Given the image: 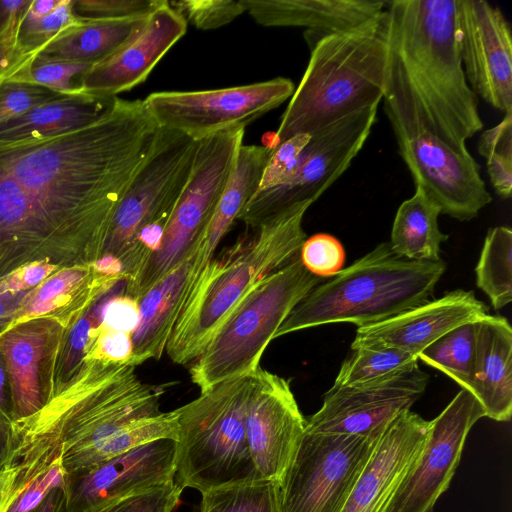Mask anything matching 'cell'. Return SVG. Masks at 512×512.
Masks as SVG:
<instances>
[{
	"instance_id": "1",
	"label": "cell",
	"mask_w": 512,
	"mask_h": 512,
	"mask_svg": "<svg viewBox=\"0 0 512 512\" xmlns=\"http://www.w3.org/2000/svg\"><path fill=\"white\" fill-rule=\"evenodd\" d=\"M159 131L144 100L115 97L92 123L0 141V277L32 263L93 264Z\"/></svg>"
},
{
	"instance_id": "2",
	"label": "cell",
	"mask_w": 512,
	"mask_h": 512,
	"mask_svg": "<svg viewBox=\"0 0 512 512\" xmlns=\"http://www.w3.org/2000/svg\"><path fill=\"white\" fill-rule=\"evenodd\" d=\"M388 120L420 126L453 149L482 130L477 99L463 69L456 0L387 1Z\"/></svg>"
},
{
	"instance_id": "3",
	"label": "cell",
	"mask_w": 512,
	"mask_h": 512,
	"mask_svg": "<svg viewBox=\"0 0 512 512\" xmlns=\"http://www.w3.org/2000/svg\"><path fill=\"white\" fill-rule=\"evenodd\" d=\"M162 392L141 382L134 366L85 358L41 410L13 422L10 500L60 458L65 472L86 466L125 425L158 414Z\"/></svg>"
},
{
	"instance_id": "4",
	"label": "cell",
	"mask_w": 512,
	"mask_h": 512,
	"mask_svg": "<svg viewBox=\"0 0 512 512\" xmlns=\"http://www.w3.org/2000/svg\"><path fill=\"white\" fill-rule=\"evenodd\" d=\"M310 58L267 143L272 147L297 135L311 134L349 114L378 106L388 71V16H377L350 29L325 35L305 34Z\"/></svg>"
},
{
	"instance_id": "5",
	"label": "cell",
	"mask_w": 512,
	"mask_h": 512,
	"mask_svg": "<svg viewBox=\"0 0 512 512\" xmlns=\"http://www.w3.org/2000/svg\"><path fill=\"white\" fill-rule=\"evenodd\" d=\"M312 204L288 207L212 260L183 304L167 343V355L174 363H192L242 299L299 255L306 240L303 218Z\"/></svg>"
},
{
	"instance_id": "6",
	"label": "cell",
	"mask_w": 512,
	"mask_h": 512,
	"mask_svg": "<svg viewBox=\"0 0 512 512\" xmlns=\"http://www.w3.org/2000/svg\"><path fill=\"white\" fill-rule=\"evenodd\" d=\"M446 264L397 255L381 243L332 279L313 288L290 312L274 339L325 324L377 323L417 307L433 295Z\"/></svg>"
},
{
	"instance_id": "7",
	"label": "cell",
	"mask_w": 512,
	"mask_h": 512,
	"mask_svg": "<svg viewBox=\"0 0 512 512\" xmlns=\"http://www.w3.org/2000/svg\"><path fill=\"white\" fill-rule=\"evenodd\" d=\"M252 375L222 382L175 409L178 421L174 480L201 494L263 479L246 437V408Z\"/></svg>"
},
{
	"instance_id": "8",
	"label": "cell",
	"mask_w": 512,
	"mask_h": 512,
	"mask_svg": "<svg viewBox=\"0 0 512 512\" xmlns=\"http://www.w3.org/2000/svg\"><path fill=\"white\" fill-rule=\"evenodd\" d=\"M322 281L304 267L299 255L264 278L191 363V381L200 392L254 374L281 324Z\"/></svg>"
},
{
	"instance_id": "9",
	"label": "cell",
	"mask_w": 512,
	"mask_h": 512,
	"mask_svg": "<svg viewBox=\"0 0 512 512\" xmlns=\"http://www.w3.org/2000/svg\"><path fill=\"white\" fill-rule=\"evenodd\" d=\"M244 133L245 128H236L198 141L191 173L170 214L160 248L135 282L124 289V294L139 301L187 255L208 227L235 165Z\"/></svg>"
},
{
	"instance_id": "10",
	"label": "cell",
	"mask_w": 512,
	"mask_h": 512,
	"mask_svg": "<svg viewBox=\"0 0 512 512\" xmlns=\"http://www.w3.org/2000/svg\"><path fill=\"white\" fill-rule=\"evenodd\" d=\"M378 106L365 108L311 133L294 175L285 183L256 192L238 216L258 228L288 207L315 202L348 169L377 120Z\"/></svg>"
},
{
	"instance_id": "11",
	"label": "cell",
	"mask_w": 512,
	"mask_h": 512,
	"mask_svg": "<svg viewBox=\"0 0 512 512\" xmlns=\"http://www.w3.org/2000/svg\"><path fill=\"white\" fill-rule=\"evenodd\" d=\"M304 431L281 482V512H341L380 436Z\"/></svg>"
},
{
	"instance_id": "12",
	"label": "cell",
	"mask_w": 512,
	"mask_h": 512,
	"mask_svg": "<svg viewBox=\"0 0 512 512\" xmlns=\"http://www.w3.org/2000/svg\"><path fill=\"white\" fill-rule=\"evenodd\" d=\"M197 146L198 141L178 131L159 128L117 205L102 257L118 259L143 228L170 217L191 173Z\"/></svg>"
},
{
	"instance_id": "13",
	"label": "cell",
	"mask_w": 512,
	"mask_h": 512,
	"mask_svg": "<svg viewBox=\"0 0 512 512\" xmlns=\"http://www.w3.org/2000/svg\"><path fill=\"white\" fill-rule=\"evenodd\" d=\"M295 86L278 77L248 85L202 91H164L144 99L159 128L178 131L195 141L245 128L291 98Z\"/></svg>"
},
{
	"instance_id": "14",
	"label": "cell",
	"mask_w": 512,
	"mask_h": 512,
	"mask_svg": "<svg viewBox=\"0 0 512 512\" xmlns=\"http://www.w3.org/2000/svg\"><path fill=\"white\" fill-rule=\"evenodd\" d=\"M399 154L415 188L459 221L475 218L492 201L473 156L453 149L430 131L389 120Z\"/></svg>"
},
{
	"instance_id": "15",
	"label": "cell",
	"mask_w": 512,
	"mask_h": 512,
	"mask_svg": "<svg viewBox=\"0 0 512 512\" xmlns=\"http://www.w3.org/2000/svg\"><path fill=\"white\" fill-rule=\"evenodd\" d=\"M485 412L469 391L461 389L430 421L426 444L400 483L385 512H433L449 488L468 433Z\"/></svg>"
},
{
	"instance_id": "16",
	"label": "cell",
	"mask_w": 512,
	"mask_h": 512,
	"mask_svg": "<svg viewBox=\"0 0 512 512\" xmlns=\"http://www.w3.org/2000/svg\"><path fill=\"white\" fill-rule=\"evenodd\" d=\"M459 51L475 95L512 113V35L499 7L484 0H456Z\"/></svg>"
},
{
	"instance_id": "17",
	"label": "cell",
	"mask_w": 512,
	"mask_h": 512,
	"mask_svg": "<svg viewBox=\"0 0 512 512\" xmlns=\"http://www.w3.org/2000/svg\"><path fill=\"white\" fill-rule=\"evenodd\" d=\"M176 449V440L157 439L66 472L63 489L67 512H90L111 501L173 480Z\"/></svg>"
},
{
	"instance_id": "18",
	"label": "cell",
	"mask_w": 512,
	"mask_h": 512,
	"mask_svg": "<svg viewBox=\"0 0 512 512\" xmlns=\"http://www.w3.org/2000/svg\"><path fill=\"white\" fill-rule=\"evenodd\" d=\"M428 375L419 367L406 373L351 387H331L321 408L306 419L305 431L371 436L383 432L424 394Z\"/></svg>"
},
{
	"instance_id": "19",
	"label": "cell",
	"mask_w": 512,
	"mask_h": 512,
	"mask_svg": "<svg viewBox=\"0 0 512 512\" xmlns=\"http://www.w3.org/2000/svg\"><path fill=\"white\" fill-rule=\"evenodd\" d=\"M305 426L289 380L261 367L252 374L245 427L249 452L261 478L281 482Z\"/></svg>"
},
{
	"instance_id": "20",
	"label": "cell",
	"mask_w": 512,
	"mask_h": 512,
	"mask_svg": "<svg viewBox=\"0 0 512 512\" xmlns=\"http://www.w3.org/2000/svg\"><path fill=\"white\" fill-rule=\"evenodd\" d=\"M58 318L41 316L0 334L12 403V422L41 410L51 399L57 356L66 331Z\"/></svg>"
},
{
	"instance_id": "21",
	"label": "cell",
	"mask_w": 512,
	"mask_h": 512,
	"mask_svg": "<svg viewBox=\"0 0 512 512\" xmlns=\"http://www.w3.org/2000/svg\"><path fill=\"white\" fill-rule=\"evenodd\" d=\"M187 21L167 1L150 14L142 31L77 78L79 94L113 98L146 80L150 72L187 30Z\"/></svg>"
},
{
	"instance_id": "22",
	"label": "cell",
	"mask_w": 512,
	"mask_h": 512,
	"mask_svg": "<svg viewBox=\"0 0 512 512\" xmlns=\"http://www.w3.org/2000/svg\"><path fill=\"white\" fill-rule=\"evenodd\" d=\"M430 421L411 410L383 431L341 512H385L400 483L420 456Z\"/></svg>"
},
{
	"instance_id": "23",
	"label": "cell",
	"mask_w": 512,
	"mask_h": 512,
	"mask_svg": "<svg viewBox=\"0 0 512 512\" xmlns=\"http://www.w3.org/2000/svg\"><path fill=\"white\" fill-rule=\"evenodd\" d=\"M473 291L456 289L386 320L358 327L351 349L391 347L418 356L451 329L488 314Z\"/></svg>"
},
{
	"instance_id": "24",
	"label": "cell",
	"mask_w": 512,
	"mask_h": 512,
	"mask_svg": "<svg viewBox=\"0 0 512 512\" xmlns=\"http://www.w3.org/2000/svg\"><path fill=\"white\" fill-rule=\"evenodd\" d=\"M123 281L121 273L102 271L95 263L60 269L31 290L7 329L41 316L58 318L72 327Z\"/></svg>"
},
{
	"instance_id": "25",
	"label": "cell",
	"mask_w": 512,
	"mask_h": 512,
	"mask_svg": "<svg viewBox=\"0 0 512 512\" xmlns=\"http://www.w3.org/2000/svg\"><path fill=\"white\" fill-rule=\"evenodd\" d=\"M250 16L266 27H304L325 35L357 26L383 12L387 1L241 0Z\"/></svg>"
},
{
	"instance_id": "26",
	"label": "cell",
	"mask_w": 512,
	"mask_h": 512,
	"mask_svg": "<svg viewBox=\"0 0 512 512\" xmlns=\"http://www.w3.org/2000/svg\"><path fill=\"white\" fill-rule=\"evenodd\" d=\"M485 417L506 422L512 415V328L500 316L477 321L476 357L470 391Z\"/></svg>"
},
{
	"instance_id": "27",
	"label": "cell",
	"mask_w": 512,
	"mask_h": 512,
	"mask_svg": "<svg viewBox=\"0 0 512 512\" xmlns=\"http://www.w3.org/2000/svg\"><path fill=\"white\" fill-rule=\"evenodd\" d=\"M193 245L187 255L139 299L140 319L132 333L131 365L134 367L150 359H160L166 350L181 310Z\"/></svg>"
},
{
	"instance_id": "28",
	"label": "cell",
	"mask_w": 512,
	"mask_h": 512,
	"mask_svg": "<svg viewBox=\"0 0 512 512\" xmlns=\"http://www.w3.org/2000/svg\"><path fill=\"white\" fill-rule=\"evenodd\" d=\"M149 16L123 19L82 18L44 44L32 60L93 65L112 55L145 27ZM31 62V63H32Z\"/></svg>"
},
{
	"instance_id": "29",
	"label": "cell",
	"mask_w": 512,
	"mask_h": 512,
	"mask_svg": "<svg viewBox=\"0 0 512 512\" xmlns=\"http://www.w3.org/2000/svg\"><path fill=\"white\" fill-rule=\"evenodd\" d=\"M113 98L69 95L39 105L0 125V141L42 139L86 126L102 116Z\"/></svg>"
},
{
	"instance_id": "30",
	"label": "cell",
	"mask_w": 512,
	"mask_h": 512,
	"mask_svg": "<svg viewBox=\"0 0 512 512\" xmlns=\"http://www.w3.org/2000/svg\"><path fill=\"white\" fill-rule=\"evenodd\" d=\"M273 149L267 144L240 146L233 170L204 233V244L208 251L216 252L225 234L257 192Z\"/></svg>"
},
{
	"instance_id": "31",
	"label": "cell",
	"mask_w": 512,
	"mask_h": 512,
	"mask_svg": "<svg viewBox=\"0 0 512 512\" xmlns=\"http://www.w3.org/2000/svg\"><path fill=\"white\" fill-rule=\"evenodd\" d=\"M439 207L421 189L398 208L390 246L399 256L416 261L440 260V245L448 239L438 225Z\"/></svg>"
},
{
	"instance_id": "32",
	"label": "cell",
	"mask_w": 512,
	"mask_h": 512,
	"mask_svg": "<svg viewBox=\"0 0 512 512\" xmlns=\"http://www.w3.org/2000/svg\"><path fill=\"white\" fill-rule=\"evenodd\" d=\"M477 321L451 329L418 354L419 360L440 370L469 392L474 379Z\"/></svg>"
},
{
	"instance_id": "33",
	"label": "cell",
	"mask_w": 512,
	"mask_h": 512,
	"mask_svg": "<svg viewBox=\"0 0 512 512\" xmlns=\"http://www.w3.org/2000/svg\"><path fill=\"white\" fill-rule=\"evenodd\" d=\"M476 284L499 310L512 301V231L491 228L475 267Z\"/></svg>"
},
{
	"instance_id": "34",
	"label": "cell",
	"mask_w": 512,
	"mask_h": 512,
	"mask_svg": "<svg viewBox=\"0 0 512 512\" xmlns=\"http://www.w3.org/2000/svg\"><path fill=\"white\" fill-rule=\"evenodd\" d=\"M342 363L332 387L361 386L382 381L418 367V356L391 347H361Z\"/></svg>"
},
{
	"instance_id": "35",
	"label": "cell",
	"mask_w": 512,
	"mask_h": 512,
	"mask_svg": "<svg viewBox=\"0 0 512 512\" xmlns=\"http://www.w3.org/2000/svg\"><path fill=\"white\" fill-rule=\"evenodd\" d=\"M194 512H281L280 483L258 479L209 490Z\"/></svg>"
},
{
	"instance_id": "36",
	"label": "cell",
	"mask_w": 512,
	"mask_h": 512,
	"mask_svg": "<svg viewBox=\"0 0 512 512\" xmlns=\"http://www.w3.org/2000/svg\"><path fill=\"white\" fill-rule=\"evenodd\" d=\"M115 288L99 299L66 331L57 356L53 394L62 387L81 366L102 325L103 311L107 301L112 295L118 293L114 292Z\"/></svg>"
},
{
	"instance_id": "37",
	"label": "cell",
	"mask_w": 512,
	"mask_h": 512,
	"mask_svg": "<svg viewBox=\"0 0 512 512\" xmlns=\"http://www.w3.org/2000/svg\"><path fill=\"white\" fill-rule=\"evenodd\" d=\"M479 153L485 158L490 182L496 193L509 199L512 193V113L480 135Z\"/></svg>"
},
{
	"instance_id": "38",
	"label": "cell",
	"mask_w": 512,
	"mask_h": 512,
	"mask_svg": "<svg viewBox=\"0 0 512 512\" xmlns=\"http://www.w3.org/2000/svg\"><path fill=\"white\" fill-rule=\"evenodd\" d=\"M90 66L68 61L35 60L15 72L7 81L42 86L64 96L79 95L75 80Z\"/></svg>"
},
{
	"instance_id": "39",
	"label": "cell",
	"mask_w": 512,
	"mask_h": 512,
	"mask_svg": "<svg viewBox=\"0 0 512 512\" xmlns=\"http://www.w3.org/2000/svg\"><path fill=\"white\" fill-rule=\"evenodd\" d=\"M79 18L73 10V0H60L52 12L40 19L25 20L22 17L18 38L25 57V65L32 62L36 52L44 44L76 23Z\"/></svg>"
},
{
	"instance_id": "40",
	"label": "cell",
	"mask_w": 512,
	"mask_h": 512,
	"mask_svg": "<svg viewBox=\"0 0 512 512\" xmlns=\"http://www.w3.org/2000/svg\"><path fill=\"white\" fill-rule=\"evenodd\" d=\"M175 480L106 503L90 512H173L182 493Z\"/></svg>"
},
{
	"instance_id": "41",
	"label": "cell",
	"mask_w": 512,
	"mask_h": 512,
	"mask_svg": "<svg viewBox=\"0 0 512 512\" xmlns=\"http://www.w3.org/2000/svg\"><path fill=\"white\" fill-rule=\"evenodd\" d=\"M170 5L201 30L222 27L245 12L241 0H182Z\"/></svg>"
},
{
	"instance_id": "42",
	"label": "cell",
	"mask_w": 512,
	"mask_h": 512,
	"mask_svg": "<svg viewBox=\"0 0 512 512\" xmlns=\"http://www.w3.org/2000/svg\"><path fill=\"white\" fill-rule=\"evenodd\" d=\"M299 257L310 273L324 279L334 277L342 270L345 251L338 239L319 233L304 241Z\"/></svg>"
},
{
	"instance_id": "43",
	"label": "cell",
	"mask_w": 512,
	"mask_h": 512,
	"mask_svg": "<svg viewBox=\"0 0 512 512\" xmlns=\"http://www.w3.org/2000/svg\"><path fill=\"white\" fill-rule=\"evenodd\" d=\"M310 138L311 134H297L274 147L264 168L257 192L277 187L294 175L301 153Z\"/></svg>"
},
{
	"instance_id": "44",
	"label": "cell",
	"mask_w": 512,
	"mask_h": 512,
	"mask_svg": "<svg viewBox=\"0 0 512 512\" xmlns=\"http://www.w3.org/2000/svg\"><path fill=\"white\" fill-rule=\"evenodd\" d=\"M63 96L42 86L5 81L0 84V125Z\"/></svg>"
},
{
	"instance_id": "45",
	"label": "cell",
	"mask_w": 512,
	"mask_h": 512,
	"mask_svg": "<svg viewBox=\"0 0 512 512\" xmlns=\"http://www.w3.org/2000/svg\"><path fill=\"white\" fill-rule=\"evenodd\" d=\"M166 2V0H73V10L82 18L123 19L148 16Z\"/></svg>"
},
{
	"instance_id": "46",
	"label": "cell",
	"mask_w": 512,
	"mask_h": 512,
	"mask_svg": "<svg viewBox=\"0 0 512 512\" xmlns=\"http://www.w3.org/2000/svg\"><path fill=\"white\" fill-rule=\"evenodd\" d=\"M65 470L61 458L47 470L35 475L7 505L4 512H30L38 507L49 493L64 487Z\"/></svg>"
},
{
	"instance_id": "47",
	"label": "cell",
	"mask_w": 512,
	"mask_h": 512,
	"mask_svg": "<svg viewBox=\"0 0 512 512\" xmlns=\"http://www.w3.org/2000/svg\"><path fill=\"white\" fill-rule=\"evenodd\" d=\"M132 356V334L101 325L85 358L114 364L131 365Z\"/></svg>"
},
{
	"instance_id": "48",
	"label": "cell",
	"mask_w": 512,
	"mask_h": 512,
	"mask_svg": "<svg viewBox=\"0 0 512 512\" xmlns=\"http://www.w3.org/2000/svg\"><path fill=\"white\" fill-rule=\"evenodd\" d=\"M140 319L139 301L118 292L107 301L102 326L133 333Z\"/></svg>"
},
{
	"instance_id": "49",
	"label": "cell",
	"mask_w": 512,
	"mask_h": 512,
	"mask_svg": "<svg viewBox=\"0 0 512 512\" xmlns=\"http://www.w3.org/2000/svg\"><path fill=\"white\" fill-rule=\"evenodd\" d=\"M60 270L57 266L38 262L18 268L0 277V294L30 290Z\"/></svg>"
},
{
	"instance_id": "50",
	"label": "cell",
	"mask_w": 512,
	"mask_h": 512,
	"mask_svg": "<svg viewBox=\"0 0 512 512\" xmlns=\"http://www.w3.org/2000/svg\"><path fill=\"white\" fill-rule=\"evenodd\" d=\"M23 15L10 21L0 31V84L7 81L24 64L25 57L18 38Z\"/></svg>"
},
{
	"instance_id": "51",
	"label": "cell",
	"mask_w": 512,
	"mask_h": 512,
	"mask_svg": "<svg viewBox=\"0 0 512 512\" xmlns=\"http://www.w3.org/2000/svg\"><path fill=\"white\" fill-rule=\"evenodd\" d=\"M32 289L17 293L0 294V334L11 324Z\"/></svg>"
},
{
	"instance_id": "52",
	"label": "cell",
	"mask_w": 512,
	"mask_h": 512,
	"mask_svg": "<svg viewBox=\"0 0 512 512\" xmlns=\"http://www.w3.org/2000/svg\"><path fill=\"white\" fill-rule=\"evenodd\" d=\"M13 444V422L0 410V471L8 468Z\"/></svg>"
},
{
	"instance_id": "53",
	"label": "cell",
	"mask_w": 512,
	"mask_h": 512,
	"mask_svg": "<svg viewBox=\"0 0 512 512\" xmlns=\"http://www.w3.org/2000/svg\"><path fill=\"white\" fill-rule=\"evenodd\" d=\"M30 512H67L63 487L53 489L44 501Z\"/></svg>"
},
{
	"instance_id": "54",
	"label": "cell",
	"mask_w": 512,
	"mask_h": 512,
	"mask_svg": "<svg viewBox=\"0 0 512 512\" xmlns=\"http://www.w3.org/2000/svg\"><path fill=\"white\" fill-rule=\"evenodd\" d=\"M0 410H2L7 416H9L11 418L12 403H11L9 377H8L5 359H4L1 351H0Z\"/></svg>"
},
{
	"instance_id": "55",
	"label": "cell",
	"mask_w": 512,
	"mask_h": 512,
	"mask_svg": "<svg viewBox=\"0 0 512 512\" xmlns=\"http://www.w3.org/2000/svg\"><path fill=\"white\" fill-rule=\"evenodd\" d=\"M22 0L0 1V31L13 19L22 16L26 10Z\"/></svg>"
},
{
	"instance_id": "56",
	"label": "cell",
	"mask_w": 512,
	"mask_h": 512,
	"mask_svg": "<svg viewBox=\"0 0 512 512\" xmlns=\"http://www.w3.org/2000/svg\"><path fill=\"white\" fill-rule=\"evenodd\" d=\"M60 0H30L28 8L23 15L25 20H37L52 12Z\"/></svg>"
},
{
	"instance_id": "57",
	"label": "cell",
	"mask_w": 512,
	"mask_h": 512,
	"mask_svg": "<svg viewBox=\"0 0 512 512\" xmlns=\"http://www.w3.org/2000/svg\"><path fill=\"white\" fill-rule=\"evenodd\" d=\"M14 475V470L10 468L0 471V512H4L8 504Z\"/></svg>"
}]
</instances>
